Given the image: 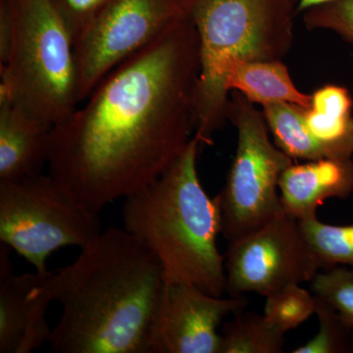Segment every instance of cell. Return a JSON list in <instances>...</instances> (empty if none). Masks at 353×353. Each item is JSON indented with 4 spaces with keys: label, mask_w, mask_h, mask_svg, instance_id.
<instances>
[{
    "label": "cell",
    "mask_w": 353,
    "mask_h": 353,
    "mask_svg": "<svg viewBox=\"0 0 353 353\" xmlns=\"http://www.w3.org/2000/svg\"><path fill=\"white\" fill-rule=\"evenodd\" d=\"M13 38L0 64V104L53 128L80 105L74 43L50 0H10Z\"/></svg>",
    "instance_id": "obj_5"
},
{
    "label": "cell",
    "mask_w": 353,
    "mask_h": 353,
    "mask_svg": "<svg viewBox=\"0 0 353 353\" xmlns=\"http://www.w3.org/2000/svg\"><path fill=\"white\" fill-rule=\"evenodd\" d=\"M315 315L319 331L294 353H343L353 352V329L329 303L316 296Z\"/></svg>",
    "instance_id": "obj_20"
},
{
    "label": "cell",
    "mask_w": 353,
    "mask_h": 353,
    "mask_svg": "<svg viewBox=\"0 0 353 353\" xmlns=\"http://www.w3.org/2000/svg\"><path fill=\"white\" fill-rule=\"evenodd\" d=\"M329 1V0H299V8L297 12L303 13L304 11L307 10L310 7L318 6L323 2Z\"/></svg>",
    "instance_id": "obj_25"
},
{
    "label": "cell",
    "mask_w": 353,
    "mask_h": 353,
    "mask_svg": "<svg viewBox=\"0 0 353 353\" xmlns=\"http://www.w3.org/2000/svg\"><path fill=\"white\" fill-rule=\"evenodd\" d=\"M308 30H328L353 46V0H329L304 11Z\"/></svg>",
    "instance_id": "obj_22"
},
{
    "label": "cell",
    "mask_w": 353,
    "mask_h": 353,
    "mask_svg": "<svg viewBox=\"0 0 353 353\" xmlns=\"http://www.w3.org/2000/svg\"><path fill=\"white\" fill-rule=\"evenodd\" d=\"M13 13L10 0H0V64H6L13 38Z\"/></svg>",
    "instance_id": "obj_24"
},
{
    "label": "cell",
    "mask_w": 353,
    "mask_h": 353,
    "mask_svg": "<svg viewBox=\"0 0 353 353\" xmlns=\"http://www.w3.org/2000/svg\"><path fill=\"white\" fill-rule=\"evenodd\" d=\"M73 39L85 34L109 0H50Z\"/></svg>",
    "instance_id": "obj_23"
},
{
    "label": "cell",
    "mask_w": 353,
    "mask_h": 353,
    "mask_svg": "<svg viewBox=\"0 0 353 353\" xmlns=\"http://www.w3.org/2000/svg\"><path fill=\"white\" fill-rule=\"evenodd\" d=\"M281 203L287 214L303 221L329 199H347L353 192V160L323 158L292 164L279 183Z\"/></svg>",
    "instance_id": "obj_12"
},
{
    "label": "cell",
    "mask_w": 353,
    "mask_h": 353,
    "mask_svg": "<svg viewBox=\"0 0 353 353\" xmlns=\"http://www.w3.org/2000/svg\"><path fill=\"white\" fill-rule=\"evenodd\" d=\"M199 39L194 137L211 145L228 120L227 71L234 60H282L294 43L299 0H185Z\"/></svg>",
    "instance_id": "obj_4"
},
{
    "label": "cell",
    "mask_w": 353,
    "mask_h": 353,
    "mask_svg": "<svg viewBox=\"0 0 353 353\" xmlns=\"http://www.w3.org/2000/svg\"><path fill=\"white\" fill-rule=\"evenodd\" d=\"M299 222L306 240L321 262L323 270L340 265L353 268V223L336 226L323 223L317 217Z\"/></svg>",
    "instance_id": "obj_18"
},
{
    "label": "cell",
    "mask_w": 353,
    "mask_h": 353,
    "mask_svg": "<svg viewBox=\"0 0 353 353\" xmlns=\"http://www.w3.org/2000/svg\"><path fill=\"white\" fill-rule=\"evenodd\" d=\"M199 145L194 136L157 180L124 199L123 223L157 255L165 283H187L222 296L226 270L217 246L221 212L197 174Z\"/></svg>",
    "instance_id": "obj_3"
},
{
    "label": "cell",
    "mask_w": 353,
    "mask_h": 353,
    "mask_svg": "<svg viewBox=\"0 0 353 353\" xmlns=\"http://www.w3.org/2000/svg\"><path fill=\"white\" fill-rule=\"evenodd\" d=\"M284 345L285 333L264 314L243 310L223 326L219 353H281Z\"/></svg>",
    "instance_id": "obj_17"
},
{
    "label": "cell",
    "mask_w": 353,
    "mask_h": 353,
    "mask_svg": "<svg viewBox=\"0 0 353 353\" xmlns=\"http://www.w3.org/2000/svg\"><path fill=\"white\" fill-rule=\"evenodd\" d=\"M11 248L0 245V353H30L50 343V271L16 275Z\"/></svg>",
    "instance_id": "obj_11"
},
{
    "label": "cell",
    "mask_w": 353,
    "mask_h": 353,
    "mask_svg": "<svg viewBox=\"0 0 353 353\" xmlns=\"http://www.w3.org/2000/svg\"><path fill=\"white\" fill-rule=\"evenodd\" d=\"M248 299L215 296L187 283H165L145 340V353H219L223 320Z\"/></svg>",
    "instance_id": "obj_10"
},
{
    "label": "cell",
    "mask_w": 353,
    "mask_h": 353,
    "mask_svg": "<svg viewBox=\"0 0 353 353\" xmlns=\"http://www.w3.org/2000/svg\"><path fill=\"white\" fill-rule=\"evenodd\" d=\"M353 99L347 88L326 85L311 94L305 123L326 150L328 158L353 157Z\"/></svg>",
    "instance_id": "obj_14"
},
{
    "label": "cell",
    "mask_w": 353,
    "mask_h": 353,
    "mask_svg": "<svg viewBox=\"0 0 353 353\" xmlns=\"http://www.w3.org/2000/svg\"><path fill=\"white\" fill-rule=\"evenodd\" d=\"M51 130L15 104H0V182L41 174L48 164Z\"/></svg>",
    "instance_id": "obj_13"
},
{
    "label": "cell",
    "mask_w": 353,
    "mask_h": 353,
    "mask_svg": "<svg viewBox=\"0 0 353 353\" xmlns=\"http://www.w3.org/2000/svg\"><path fill=\"white\" fill-rule=\"evenodd\" d=\"M199 72V34L188 13L52 128L48 174L99 214L150 185L194 138Z\"/></svg>",
    "instance_id": "obj_1"
},
{
    "label": "cell",
    "mask_w": 353,
    "mask_h": 353,
    "mask_svg": "<svg viewBox=\"0 0 353 353\" xmlns=\"http://www.w3.org/2000/svg\"><path fill=\"white\" fill-rule=\"evenodd\" d=\"M305 110V108L290 103L262 106V113L276 145L290 157L304 161L328 158L324 146L306 126Z\"/></svg>",
    "instance_id": "obj_16"
},
{
    "label": "cell",
    "mask_w": 353,
    "mask_h": 353,
    "mask_svg": "<svg viewBox=\"0 0 353 353\" xmlns=\"http://www.w3.org/2000/svg\"><path fill=\"white\" fill-rule=\"evenodd\" d=\"M310 283L315 296L331 304L353 329V268L336 266L326 269Z\"/></svg>",
    "instance_id": "obj_21"
},
{
    "label": "cell",
    "mask_w": 353,
    "mask_h": 353,
    "mask_svg": "<svg viewBox=\"0 0 353 353\" xmlns=\"http://www.w3.org/2000/svg\"><path fill=\"white\" fill-rule=\"evenodd\" d=\"M321 269L299 220L283 211L257 231L229 243L226 292L266 297L287 285L311 282Z\"/></svg>",
    "instance_id": "obj_9"
},
{
    "label": "cell",
    "mask_w": 353,
    "mask_h": 353,
    "mask_svg": "<svg viewBox=\"0 0 353 353\" xmlns=\"http://www.w3.org/2000/svg\"><path fill=\"white\" fill-rule=\"evenodd\" d=\"M227 88L261 106L290 103L309 109L311 105V94L296 88L282 60H234L228 68Z\"/></svg>",
    "instance_id": "obj_15"
},
{
    "label": "cell",
    "mask_w": 353,
    "mask_h": 353,
    "mask_svg": "<svg viewBox=\"0 0 353 353\" xmlns=\"http://www.w3.org/2000/svg\"><path fill=\"white\" fill-rule=\"evenodd\" d=\"M316 310V296L299 285H290L266 296L264 316L283 333L296 329Z\"/></svg>",
    "instance_id": "obj_19"
},
{
    "label": "cell",
    "mask_w": 353,
    "mask_h": 353,
    "mask_svg": "<svg viewBox=\"0 0 353 353\" xmlns=\"http://www.w3.org/2000/svg\"><path fill=\"white\" fill-rule=\"evenodd\" d=\"M228 120L238 132V145L226 183L215 196L221 234L229 243L268 224L283 212L279 183L294 159L272 143L262 111L233 90Z\"/></svg>",
    "instance_id": "obj_6"
},
{
    "label": "cell",
    "mask_w": 353,
    "mask_h": 353,
    "mask_svg": "<svg viewBox=\"0 0 353 353\" xmlns=\"http://www.w3.org/2000/svg\"><path fill=\"white\" fill-rule=\"evenodd\" d=\"M165 284L159 259L125 229L110 227L51 272L62 315L50 345L58 353H145L153 312Z\"/></svg>",
    "instance_id": "obj_2"
},
{
    "label": "cell",
    "mask_w": 353,
    "mask_h": 353,
    "mask_svg": "<svg viewBox=\"0 0 353 353\" xmlns=\"http://www.w3.org/2000/svg\"><path fill=\"white\" fill-rule=\"evenodd\" d=\"M101 232L99 213L72 199L50 174L0 182V241L36 271H48L51 253L82 248Z\"/></svg>",
    "instance_id": "obj_7"
},
{
    "label": "cell",
    "mask_w": 353,
    "mask_h": 353,
    "mask_svg": "<svg viewBox=\"0 0 353 353\" xmlns=\"http://www.w3.org/2000/svg\"><path fill=\"white\" fill-rule=\"evenodd\" d=\"M187 15L185 0H109L74 46L80 104L116 67Z\"/></svg>",
    "instance_id": "obj_8"
}]
</instances>
